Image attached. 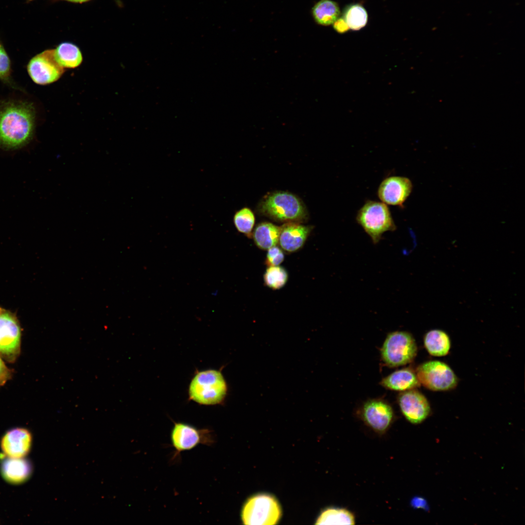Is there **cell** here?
<instances>
[{"mask_svg": "<svg viewBox=\"0 0 525 525\" xmlns=\"http://www.w3.org/2000/svg\"><path fill=\"white\" fill-rule=\"evenodd\" d=\"M416 373L420 385L433 391L451 390L457 385V378L454 371L440 361L424 362L417 367Z\"/></svg>", "mask_w": 525, "mask_h": 525, "instance_id": "52a82bcc", "label": "cell"}, {"mask_svg": "<svg viewBox=\"0 0 525 525\" xmlns=\"http://www.w3.org/2000/svg\"><path fill=\"white\" fill-rule=\"evenodd\" d=\"M228 385L220 371L209 369L198 372L190 385V398L203 405L221 403L228 392Z\"/></svg>", "mask_w": 525, "mask_h": 525, "instance_id": "7a4b0ae2", "label": "cell"}, {"mask_svg": "<svg viewBox=\"0 0 525 525\" xmlns=\"http://www.w3.org/2000/svg\"><path fill=\"white\" fill-rule=\"evenodd\" d=\"M417 350L415 340L410 333L395 331L385 338L381 349V359L387 366L397 367L412 362Z\"/></svg>", "mask_w": 525, "mask_h": 525, "instance_id": "277c9868", "label": "cell"}, {"mask_svg": "<svg viewBox=\"0 0 525 525\" xmlns=\"http://www.w3.org/2000/svg\"><path fill=\"white\" fill-rule=\"evenodd\" d=\"M2 475L8 482L18 484L26 480L32 472L30 463L22 457H8L1 466Z\"/></svg>", "mask_w": 525, "mask_h": 525, "instance_id": "e0dca14e", "label": "cell"}, {"mask_svg": "<svg viewBox=\"0 0 525 525\" xmlns=\"http://www.w3.org/2000/svg\"><path fill=\"white\" fill-rule=\"evenodd\" d=\"M32 81L39 85H47L58 80L65 69L57 61L54 49L44 51L32 58L27 66Z\"/></svg>", "mask_w": 525, "mask_h": 525, "instance_id": "9c48e42d", "label": "cell"}, {"mask_svg": "<svg viewBox=\"0 0 525 525\" xmlns=\"http://www.w3.org/2000/svg\"><path fill=\"white\" fill-rule=\"evenodd\" d=\"M316 525H354L355 517L344 508H330L324 510L316 520Z\"/></svg>", "mask_w": 525, "mask_h": 525, "instance_id": "7402d4cb", "label": "cell"}, {"mask_svg": "<svg viewBox=\"0 0 525 525\" xmlns=\"http://www.w3.org/2000/svg\"><path fill=\"white\" fill-rule=\"evenodd\" d=\"M311 228L296 223L289 222L280 227L279 244L280 248L287 253L297 251L302 247Z\"/></svg>", "mask_w": 525, "mask_h": 525, "instance_id": "9a60e30c", "label": "cell"}, {"mask_svg": "<svg viewBox=\"0 0 525 525\" xmlns=\"http://www.w3.org/2000/svg\"><path fill=\"white\" fill-rule=\"evenodd\" d=\"M255 222V216L248 208L237 211L233 217V223L237 230L250 237Z\"/></svg>", "mask_w": 525, "mask_h": 525, "instance_id": "d4e9b609", "label": "cell"}, {"mask_svg": "<svg viewBox=\"0 0 525 525\" xmlns=\"http://www.w3.org/2000/svg\"><path fill=\"white\" fill-rule=\"evenodd\" d=\"M32 442L30 432L24 428H18L6 432L1 440V447L8 457L21 458L29 452Z\"/></svg>", "mask_w": 525, "mask_h": 525, "instance_id": "5bb4252c", "label": "cell"}, {"mask_svg": "<svg viewBox=\"0 0 525 525\" xmlns=\"http://www.w3.org/2000/svg\"><path fill=\"white\" fill-rule=\"evenodd\" d=\"M0 81L15 88L11 78V64L10 58L2 44L0 42Z\"/></svg>", "mask_w": 525, "mask_h": 525, "instance_id": "484cf974", "label": "cell"}, {"mask_svg": "<svg viewBox=\"0 0 525 525\" xmlns=\"http://www.w3.org/2000/svg\"><path fill=\"white\" fill-rule=\"evenodd\" d=\"M35 110L30 102L8 100L0 105V146L16 149L32 139L35 126Z\"/></svg>", "mask_w": 525, "mask_h": 525, "instance_id": "6da1fadb", "label": "cell"}, {"mask_svg": "<svg viewBox=\"0 0 525 525\" xmlns=\"http://www.w3.org/2000/svg\"><path fill=\"white\" fill-rule=\"evenodd\" d=\"M380 384L385 388L400 391L415 389L421 385L416 372L408 367L391 373L384 378Z\"/></svg>", "mask_w": 525, "mask_h": 525, "instance_id": "2e32d148", "label": "cell"}, {"mask_svg": "<svg viewBox=\"0 0 525 525\" xmlns=\"http://www.w3.org/2000/svg\"><path fill=\"white\" fill-rule=\"evenodd\" d=\"M171 439L175 450V457L181 452L191 450L199 444L211 445L214 441V437L209 429H198L183 422L175 423Z\"/></svg>", "mask_w": 525, "mask_h": 525, "instance_id": "30bf717a", "label": "cell"}, {"mask_svg": "<svg viewBox=\"0 0 525 525\" xmlns=\"http://www.w3.org/2000/svg\"><path fill=\"white\" fill-rule=\"evenodd\" d=\"M280 227L269 222L258 224L253 233V238L257 246L261 249L268 250L279 243Z\"/></svg>", "mask_w": 525, "mask_h": 525, "instance_id": "d6986e66", "label": "cell"}, {"mask_svg": "<svg viewBox=\"0 0 525 525\" xmlns=\"http://www.w3.org/2000/svg\"><path fill=\"white\" fill-rule=\"evenodd\" d=\"M21 330L16 316L0 307V355L9 363L18 358L21 347Z\"/></svg>", "mask_w": 525, "mask_h": 525, "instance_id": "ba28073f", "label": "cell"}, {"mask_svg": "<svg viewBox=\"0 0 525 525\" xmlns=\"http://www.w3.org/2000/svg\"><path fill=\"white\" fill-rule=\"evenodd\" d=\"M281 514L280 506L274 497L258 494L249 499L242 511L243 523L248 525H272L279 521Z\"/></svg>", "mask_w": 525, "mask_h": 525, "instance_id": "8992f818", "label": "cell"}, {"mask_svg": "<svg viewBox=\"0 0 525 525\" xmlns=\"http://www.w3.org/2000/svg\"><path fill=\"white\" fill-rule=\"evenodd\" d=\"M267 250L265 260V264L267 266H277L283 262L284 254L281 248L275 245Z\"/></svg>", "mask_w": 525, "mask_h": 525, "instance_id": "4316f807", "label": "cell"}, {"mask_svg": "<svg viewBox=\"0 0 525 525\" xmlns=\"http://www.w3.org/2000/svg\"><path fill=\"white\" fill-rule=\"evenodd\" d=\"M332 26L334 30L338 33L343 34L349 31L350 29L348 25H347L344 18L342 17H339L333 23Z\"/></svg>", "mask_w": 525, "mask_h": 525, "instance_id": "f1b7e54d", "label": "cell"}, {"mask_svg": "<svg viewBox=\"0 0 525 525\" xmlns=\"http://www.w3.org/2000/svg\"><path fill=\"white\" fill-rule=\"evenodd\" d=\"M356 221L375 245L385 232L396 229L388 207L381 202L367 200L358 210Z\"/></svg>", "mask_w": 525, "mask_h": 525, "instance_id": "3957f363", "label": "cell"}, {"mask_svg": "<svg viewBox=\"0 0 525 525\" xmlns=\"http://www.w3.org/2000/svg\"><path fill=\"white\" fill-rule=\"evenodd\" d=\"M288 279V275L286 270L279 265L268 266L263 276L265 285L273 290L282 288L286 283Z\"/></svg>", "mask_w": 525, "mask_h": 525, "instance_id": "cb8c5ba5", "label": "cell"}, {"mask_svg": "<svg viewBox=\"0 0 525 525\" xmlns=\"http://www.w3.org/2000/svg\"><path fill=\"white\" fill-rule=\"evenodd\" d=\"M343 18L350 29L358 31L364 28L368 21V15L365 8L358 3L347 6L344 10Z\"/></svg>", "mask_w": 525, "mask_h": 525, "instance_id": "603a6c76", "label": "cell"}, {"mask_svg": "<svg viewBox=\"0 0 525 525\" xmlns=\"http://www.w3.org/2000/svg\"><path fill=\"white\" fill-rule=\"evenodd\" d=\"M66 0V1L72 2H75V3H83V2H85L88 1V0Z\"/></svg>", "mask_w": 525, "mask_h": 525, "instance_id": "f546056e", "label": "cell"}, {"mask_svg": "<svg viewBox=\"0 0 525 525\" xmlns=\"http://www.w3.org/2000/svg\"><path fill=\"white\" fill-rule=\"evenodd\" d=\"M416 389L402 391L398 396L397 402L405 419L412 424H418L428 417L431 407L424 395Z\"/></svg>", "mask_w": 525, "mask_h": 525, "instance_id": "4fadbf2b", "label": "cell"}, {"mask_svg": "<svg viewBox=\"0 0 525 525\" xmlns=\"http://www.w3.org/2000/svg\"><path fill=\"white\" fill-rule=\"evenodd\" d=\"M30 0L31 1V0Z\"/></svg>", "mask_w": 525, "mask_h": 525, "instance_id": "4dcf8cb0", "label": "cell"}, {"mask_svg": "<svg viewBox=\"0 0 525 525\" xmlns=\"http://www.w3.org/2000/svg\"><path fill=\"white\" fill-rule=\"evenodd\" d=\"M57 61L64 69H75L81 65L83 57L80 49L70 42H63L54 49Z\"/></svg>", "mask_w": 525, "mask_h": 525, "instance_id": "44dd1931", "label": "cell"}, {"mask_svg": "<svg viewBox=\"0 0 525 525\" xmlns=\"http://www.w3.org/2000/svg\"><path fill=\"white\" fill-rule=\"evenodd\" d=\"M262 211L278 221H294L303 219L306 211L303 204L295 195L278 192L269 195L262 203Z\"/></svg>", "mask_w": 525, "mask_h": 525, "instance_id": "5b68a950", "label": "cell"}, {"mask_svg": "<svg viewBox=\"0 0 525 525\" xmlns=\"http://www.w3.org/2000/svg\"><path fill=\"white\" fill-rule=\"evenodd\" d=\"M12 371L5 365L0 355V386L4 385L12 377Z\"/></svg>", "mask_w": 525, "mask_h": 525, "instance_id": "83f0119b", "label": "cell"}, {"mask_svg": "<svg viewBox=\"0 0 525 525\" xmlns=\"http://www.w3.org/2000/svg\"><path fill=\"white\" fill-rule=\"evenodd\" d=\"M413 189V184L408 178L402 176H390L379 185L377 195L386 205L403 207Z\"/></svg>", "mask_w": 525, "mask_h": 525, "instance_id": "7c38bea8", "label": "cell"}, {"mask_svg": "<svg viewBox=\"0 0 525 525\" xmlns=\"http://www.w3.org/2000/svg\"><path fill=\"white\" fill-rule=\"evenodd\" d=\"M361 416L368 426L380 435L388 430L395 417L391 405L385 400L379 398L366 401L362 405Z\"/></svg>", "mask_w": 525, "mask_h": 525, "instance_id": "8fae6325", "label": "cell"}, {"mask_svg": "<svg viewBox=\"0 0 525 525\" xmlns=\"http://www.w3.org/2000/svg\"><path fill=\"white\" fill-rule=\"evenodd\" d=\"M423 341L425 348L432 356H445L451 348L449 335L441 330L433 329L427 332L424 335Z\"/></svg>", "mask_w": 525, "mask_h": 525, "instance_id": "ac0fdd59", "label": "cell"}, {"mask_svg": "<svg viewBox=\"0 0 525 525\" xmlns=\"http://www.w3.org/2000/svg\"><path fill=\"white\" fill-rule=\"evenodd\" d=\"M312 14L317 24L329 26L340 17V10L338 3L334 1L320 0L313 7Z\"/></svg>", "mask_w": 525, "mask_h": 525, "instance_id": "ffe728a7", "label": "cell"}]
</instances>
